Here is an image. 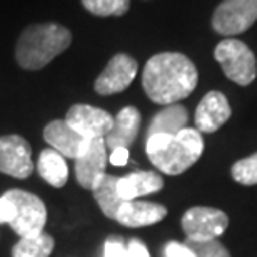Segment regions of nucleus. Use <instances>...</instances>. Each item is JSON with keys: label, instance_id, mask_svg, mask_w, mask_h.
Returning a JSON list of instances; mask_svg holds the SVG:
<instances>
[{"label": "nucleus", "instance_id": "f3484780", "mask_svg": "<svg viewBox=\"0 0 257 257\" xmlns=\"http://www.w3.org/2000/svg\"><path fill=\"white\" fill-rule=\"evenodd\" d=\"M37 171L40 177L54 187H64L67 184V179H69V167H67L65 157L57 151H54L52 147L44 149L40 152Z\"/></svg>", "mask_w": 257, "mask_h": 257}, {"label": "nucleus", "instance_id": "cd10ccee", "mask_svg": "<svg viewBox=\"0 0 257 257\" xmlns=\"http://www.w3.org/2000/svg\"><path fill=\"white\" fill-rule=\"evenodd\" d=\"M14 217V209L7 199L0 197V224H10V220Z\"/></svg>", "mask_w": 257, "mask_h": 257}, {"label": "nucleus", "instance_id": "6e6552de", "mask_svg": "<svg viewBox=\"0 0 257 257\" xmlns=\"http://www.w3.org/2000/svg\"><path fill=\"white\" fill-rule=\"evenodd\" d=\"M0 172L15 179H27L34 172L32 149L17 134L0 137Z\"/></svg>", "mask_w": 257, "mask_h": 257}, {"label": "nucleus", "instance_id": "5701e85b", "mask_svg": "<svg viewBox=\"0 0 257 257\" xmlns=\"http://www.w3.org/2000/svg\"><path fill=\"white\" fill-rule=\"evenodd\" d=\"M189 247L194 250L195 257H230L229 250L219 242L217 239L214 240H187Z\"/></svg>", "mask_w": 257, "mask_h": 257}, {"label": "nucleus", "instance_id": "f8f14e48", "mask_svg": "<svg viewBox=\"0 0 257 257\" xmlns=\"http://www.w3.org/2000/svg\"><path fill=\"white\" fill-rule=\"evenodd\" d=\"M44 139L54 151L62 154L65 159H77L85 151L90 139L84 137L65 120H52L44 128Z\"/></svg>", "mask_w": 257, "mask_h": 257}, {"label": "nucleus", "instance_id": "20e7f679", "mask_svg": "<svg viewBox=\"0 0 257 257\" xmlns=\"http://www.w3.org/2000/svg\"><path fill=\"white\" fill-rule=\"evenodd\" d=\"M4 197L9 200L14 209V217L9 225L20 239L35 237L44 232L47 209L40 197L22 191V189H10L4 194Z\"/></svg>", "mask_w": 257, "mask_h": 257}, {"label": "nucleus", "instance_id": "ddd939ff", "mask_svg": "<svg viewBox=\"0 0 257 257\" xmlns=\"http://www.w3.org/2000/svg\"><path fill=\"white\" fill-rule=\"evenodd\" d=\"M230 114H232V110H230V105L227 99H225V95L212 90L197 105V110H195V128L200 134L215 132L229 120Z\"/></svg>", "mask_w": 257, "mask_h": 257}, {"label": "nucleus", "instance_id": "4be33fe9", "mask_svg": "<svg viewBox=\"0 0 257 257\" xmlns=\"http://www.w3.org/2000/svg\"><path fill=\"white\" fill-rule=\"evenodd\" d=\"M232 177L244 186L257 184V154L235 162L232 167Z\"/></svg>", "mask_w": 257, "mask_h": 257}, {"label": "nucleus", "instance_id": "9d476101", "mask_svg": "<svg viewBox=\"0 0 257 257\" xmlns=\"http://www.w3.org/2000/svg\"><path fill=\"white\" fill-rule=\"evenodd\" d=\"M107 166V146L105 139H90L85 151L75 159V177L77 182L85 189L94 186L105 176Z\"/></svg>", "mask_w": 257, "mask_h": 257}, {"label": "nucleus", "instance_id": "7ed1b4c3", "mask_svg": "<svg viewBox=\"0 0 257 257\" xmlns=\"http://www.w3.org/2000/svg\"><path fill=\"white\" fill-rule=\"evenodd\" d=\"M72 34L60 24H34L24 29L15 45L17 64L25 70H40L70 47Z\"/></svg>", "mask_w": 257, "mask_h": 257}, {"label": "nucleus", "instance_id": "423d86ee", "mask_svg": "<svg viewBox=\"0 0 257 257\" xmlns=\"http://www.w3.org/2000/svg\"><path fill=\"white\" fill-rule=\"evenodd\" d=\"M257 20V0H224L215 9L212 25L222 35H239Z\"/></svg>", "mask_w": 257, "mask_h": 257}, {"label": "nucleus", "instance_id": "39448f33", "mask_svg": "<svg viewBox=\"0 0 257 257\" xmlns=\"http://www.w3.org/2000/svg\"><path fill=\"white\" fill-rule=\"evenodd\" d=\"M215 60L222 67L224 74L239 85H249L257 75L255 55L244 42L237 39L222 40L215 47Z\"/></svg>", "mask_w": 257, "mask_h": 257}, {"label": "nucleus", "instance_id": "a878e982", "mask_svg": "<svg viewBox=\"0 0 257 257\" xmlns=\"http://www.w3.org/2000/svg\"><path fill=\"white\" fill-rule=\"evenodd\" d=\"M125 247H127V257H151L147 247L137 239H132Z\"/></svg>", "mask_w": 257, "mask_h": 257}, {"label": "nucleus", "instance_id": "0eeeda50", "mask_svg": "<svg viewBox=\"0 0 257 257\" xmlns=\"http://www.w3.org/2000/svg\"><path fill=\"white\" fill-rule=\"evenodd\" d=\"M229 225L227 214L212 207H192L182 217V230L187 240H214Z\"/></svg>", "mask_w": 257, "mask_h": 257}, {"label": "nucleus", "instance_id": "aec40b11", "mask_svg": "<svg viewBox=\"0 0 257 257\" xmlns=\"http://www.w3.org/2000/svg\"><path fill=\"white\" fill-rule=\"evenodd\" d=\"M54 239L49 234H39L35 237H22L15 244L12 257H49L54 250Z\"/></svg>", "mask_w": 257, "mask_h": 257}, {"label": "nucleus", "instance_id": "2eb2a0df", "mask_svg": "<svg viewBox=\"0 0 257 257\" xmlns=\"http://www.w3.org/2000/svg\"><path fill=\"white\" fill-rule=\"evenodd\" d=\"M139 127H141V112L136 107H124L114 119L110 132L105 136V146L110 151L119 147L128 149L136 141Z\"/></svg>", "mask_w": 257, "mask_h": 257}, {"label": "nucleus", "instance_id": "a211bd4d", "mask_svg": "<svg viewBox=\"0 0 257 257\" xmlns=\"http://www.w3.org/2000/svg\"><path fill=\"white\" fill-rule=\"evenodd\" d=\"M187 124V110L184 105L171 104L161 112H157L152 117L151 125L147 128V137L154 134H169V136H176L186 128Z\"/></svg>", "mask_w": 257, "mask_h": 257}, {"label": "nucleus", "instance_id": "393cba45", "mask_svg": "<svg viewBox=\"0 0 257 257\" xmlns=\"http://www.w3.org/2000/svg\"><path fill=\"white\" fill-rule=\"evenodd\" d=\"M164 255L166 257H195L194 250L187 244L181 242H169L164 247Z\"/></svg>", "mask_w": 257, "mask_h": 257}, {"label": "nucleus", "instance_id": "1a4fd4ad", "mask_svg": "<svg viewBox=\"0 0 257 257\" xmlns=\"http://www.w3.org/2000/svg\"><path fill=\"white\" fill-rule=\"evenodd\" d=\"M65 122L87 139H105L114 125V117L99 107L75 104L67 112Z\"/></svg>", "mask_w": 257, "mask_h": 257}, {"label": "nucleus", "instance_id": "f257e3e1", "mask_svg": "<svg viewBox=\"0 0 257 257\" xmlns=\"http://www.w3.org/2000/svg\"><path fill=\"white\" fill-rule=\"evenodd\" d=\"M197 69L189 57L177 52L156 54L142 72V87L156 104L171 105L189 97L197 87Z\"/></svg>", "mask_w": 257, "mask_h": 257}, {"label": "nucleus", "instance_id": "412c9836", "mask_svg": "<svg viewBox=\"0 0 257 257\" xmlns=\"http://www.w3.org/2000/svg\"><path fill=\"white\" fill-rule=\"evenodd\" d=\"M82 5L90 14L99 17H110V15L120 17L131 7V0H82Z\"/></svg>", "mask_w": 257, "mask_h": 257}, {"label": "nucleus", "instance_id": "dca6fc26", "mask_svg": "<svg viewBox=\"0 0 257 257\" xmlns=\"http://www.w3.org/2000/svg\"><path fill=\"white\" fill-rule=\"evenodd\" d=\"M164 187L162 177L156 172H132L124 177H119L117 189H119L120 199L124 200H136L142 195L154 194Z\"/></svg>", "mask_w": 257, "mask_h": 257}, {"label": "nucleus", "instance_id": "4468645a", "mask_svg": "<svg viewBox=\"0 0 257 257\" xmlns=\"http://www.w3.org/2000/svg\"><path fill=\"white\" fill-rule=\"evenodd\" d=\"M167 215V209L156 202L125 200L117 210L115 220L125 227H146L157 224Z\"/></svg>", "mask_w": 257, "mask_h": 257}, {"label": "nucleus", "instance_id": "bb28decb", "mask_svg": "<svg viewBox=\"0 0 257 257\" xmlns=\"http://www.w3.org/2000/svg\"><path fill=\"white\" fill-rule=\"evenodd\" d=\"M127 162H128V149L119 147V149H114V151H112V154H110L112 166L122 167V166H125Z\"/></svg>", "mask_w": 257, "mask_h": 257}, {"label": "nucleus", "instance_id": "f03ea898", "mask_svg": "<svg viewBox=\"0 0 257 257\" xmlns=\"http://www.w3.org/2000/svg\"><path fill=\"white\" fill-rule=\"evenodd\" d=\"M146 152L159 171L177 176L199 161L204 152V139L197 128L186 127L176 136L154 134L146 141Z\"/></svg>", "mask_w": 257, "mask_h": 257}, {"label": "nucleus", "instance_id": "b1692460", "mask_svg": "<svg viewBox=\"0 0 257 257\" xmlns=\"http://www.w3.org/2000/svg\"><path fill=\"white\" fill-rule=\"evenodd\" d=\"M104 257H127V247L124 245V239L112 235L105 240Z\"/></svg>", "mask_w": 257, "mask_h": 257}, {"label": "nucleus", "instance_id": "9b49d317", "mask_svg": "<svg viewBox=\"0 0 257 257\" xmlns=\"http://www.w3.org/2000/svg\"><path fill=\"white\" fill-rule=\"evenodd\" d=\"M137 74V62L127 54L114 55L102 74L95 80V92L100 95H112L125 90Z\"/></svg>", "mask_w": 257, "mask_h": 257}, {"label": "nucleus", "instance_id": "6ab92c4d", "mask_svg": "<svg viewBox=\"0 0 257 257\" xmlns=\"http://www.w3.org/2000/svg\"><path fill=\"white\" fill-rule=\"evenodd\" d=\"M117 182H119V177L117 176L105 174V176L95 184L94 189H92L95 200L99 202L100 210L104 212L105 217H109V219H115L117 210L124 204V200H122L119 195Z\"/></svg>", "mask_w": 257, "mask_h": 257}]
</instances>
